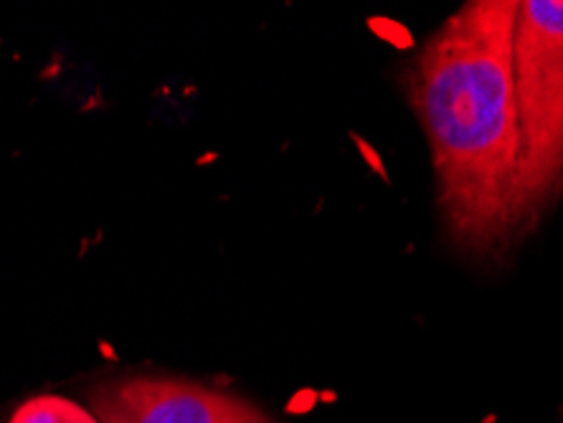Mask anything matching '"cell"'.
<instances>
[{
    "instance_id": "cell-1",
    "label": "cell",
    "mask_w": 563,
    "mask_h": 423,
    "mask_svg": "<svg viewBox=\"0 0 563 423\" xmlns=\"http://www.w3.org/2000/svg\"><path fill=\"white\" fill-rule=\"evenodd\" d=\"M518 0H467L404 62V97L424 132L442 238L470 269L518 256V110L512 29Z\"/></svg>"
},
{
    "instance_id": "cell-2",
    "label": "cell",
    "mask_w": 563,
    "mask_h": 423,
    "mask_svg": "<svg viewBox=\"0 0 563 423\" xmlns=\"http://www.w3.org/2000/svg\"><path fill=\"white\" fill-rule=\"evenodd\" d=\"M520 160L516 244L563 203V0H518L512 29Z\"/></svg>"
},
{
    "instance_id": "cell-3",
    "label": "cell",
    "mask_w": 563,
    "mask_h": 423,
    "mask_svg": "<svg viewBox=\"0 0 563 423\" xmlns=\"http://www.w3.org/2000/svg\"><path fill=\"white\" fill-rule=\"evenodd\" d=\"M99 423H277L250 398L170 376H132L92 393Z\"/></svg>"
},
{
    "instance_id": "cell-4",
    "label": "cell",
    "mask_w": 563,
    "mask_h": 423,
    "mask_svg": "<svg viewBox=\"0 0 563 423\" xmlns=\"http://www.w3.org/2000/svg\"><path fill=\"white\" fill-rule=\"evenodd\" d=\"M8 423H99L92 411L64 396H36L21 403Z\"/></svg>"
}]
</instances>
